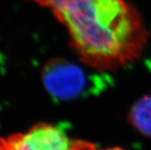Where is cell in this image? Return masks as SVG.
I'll use <instances>...</instances> for the list:
<instances>
[{"mask_svg":"<svg viewBox=\"0 0 151 150\" xmlns=\"http://www.w3.org/2000/svg\"><path fill=\"white\" fill-rule=\"evenodd\" d=\"M66 27L81 58L99 70H114L139 59L147 32L126 0H34Z\"/></svg>","mask_w":151,"mask_h":150,"instance_id":"cell-1","label":"cell"},{"mask_svg":"<svg viewBox=\"0 0 151 150\" xmlns=\"http://www.w3.org/2000/svg\"><path fill=\"white\" fill-rule=\"evenodd\" d=\"M91 144L73 139L62 127L37 124L25 132L11 136L0 144V150H91Z\"/></svg>","mask_w":151,"mask_h":150,"instance_id":"cell-3","label":"cell"},{"mask_svg":"<svg viewBox=\"0 0 151 150\" xmlns=\"http://www.w3.org/2000/svg\"><path fill=\"white\" fill-rule=\"evenodd\" d=\"M129 118L139 132L151 138V96H144L137 101L130 108Z\"/></svg>","mask_w":151,"mask_h":150,"instance_id":"cell-4","label":"cell"},{"mask_svg":"<svg viewBox=\"0 0 151 150\" xmlns=\"http://www.w3.org/2000/svg\"><path fill=\"white\" fill-rule=\"evenodd\" d=\"M95 79L79 65L64 60H53L44 69L43 81L51 96L58 100H71L91 92Z\"/></svg>","mask_w":151,"mask_h":150,"instance_id":"cell-2","label":"cell"},{"mask_svg":"<svg viewBox=\"0 0 151 150\" xmlns=\"http://www.w3.org/2000/svg\"><path fill=\"white\" fill-rule=\"evenodd\" d=\"M91 150H124V149L120 148V147H112V148H106V149H95V148H92Z\"/></svg>","mask_w":151,"mask_h":150,"instance_id":"cell-5","label":"cell"}]
</instances>
